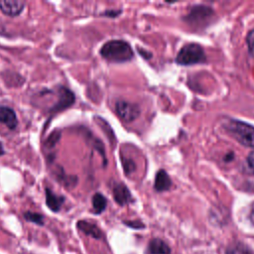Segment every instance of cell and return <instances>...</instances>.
I'll return each instance as SVG.
<instances>
[{
  "label": "cell",
  "instance_id": "6da1fadb",
  "mask_svg": "<svg viewBox=\"0 0 254 254\" xmlns=\"http://www.w3.org/2000/svg\"><path fill=\"white\" fill-rule=\"evenodd\" d=\"M103 59L113 63H125L133 59L134 53L130 45L123 40H111L100 49Z\"/></svg>",
  "mask_w": 254,
  "mask_h": 254
},
{
  "label": "cell",
  "instance_id": "7a4b0ae2",
  "mask_svg": "<svg viewBox=\"0 0 254 254\" xmlns=\"http://www.w3.org/2000/svg\"><path fill=\"white\" fill-rule=\"evenodd\" d=\"M226 131L241 145L254 148V126L240 120L231 119L225 125Z\"/></svg>",
  "mask_w": 254,
  "mask_h": 254
},
{
  "label": "cell",
  "instance_id": "3957f363",
  "mask_svg": "<svg viewBox=\"0 0 254 254\" xmlns=\"http://www.w3.org/2000/svg\"><path fill=\"white\" fill-rule=\"evenodd\" d=\"M206 60L203 49L197 44L185 45L176 57V63L181 65H192L204 63Z\"/></svg>",
  "mask_w": 254,
  "mask_h": 254
},
{
  "label": "cell",
  "instance_id": "277c9868",
  "mask_svg": "<svg viewBox=\"0 0 254 254\" xmlns=\"http://www.w3.org/2000/svg\"><path fill=\"white\" fill-rule=\"evenodd\" d=\"M117 115L125 122H131L140 115V107L136 103L125 100H118L115 105Z\"/></svg>",
  "mask_w": 254,
  "mask_h": 254
},
{
  "label": "cell",
  "instance_id": "5b68a950",
  "mask_svg": "<svg viewBox=\"0 0 254 254\" xmlns=\"http://www.w3.org/2000/svg\"><path fill=\"white\" fill-rule=\"evenodd\" d=\"M74 94L67 87L60 86L58 88V100L56 104L51 108V113H58L64 109L71 106L74 102Z\"/></svg>",
  "mask_w": 254,
  "mask_h": 254
},
{
  "label": "cell",
  "instance_id": "8992f818",
  "mask_svg": "<svg viewBox=\"0 0 254 254\" xmlns=\"http://www.w3.org/2000/svg\"><path fill=\"white\" fill-rule=\"evenodd\" d=\"M112 194L114 200L119 205H125L132 200V194L129 189L122 183H115L113 185Z\"/></svg>",
  "mask_w": 254,
  "mask_h": 254
},
{
  "label": "cell",
  "instance_id": "52a82bcc",
  "mask_svg": "<svg viewBox=\"0 0 254 254\" xmlns=\"http://www.w3.org/2000/svg\"><path fill=\"white\" fill-rule=\"evenodd\" d=\"M26 3L24 1H7V0H1L0 1V10L8 16L16 17L20 15L24 8Z\"/></svg>",
  "mask_w": 254,
  "mask_h": 254
},
{
  "label": "cell",
  "instance_id": "ba28073f",
  "mask_svg": "<svg viewBox=\"0 0 254 254\" xmlns=\"http://www.w3.org/2000/svg\"><path fill=\"white\" fill-rule=\"evenodd\" d=\"M0 123L5 124L9 129H15L18 120L15 111L9 106H0Z\"/></svg>",
  "mask_w": 254,
  "mask_h": 254
},
{
  "label": "cell",
  "instance_id": "9c48e42d",
  "mask_svg": "<svg viewBox=\"0 0 254 254\" xmlns=\"http://www.w3.org/2000/svg\"><path fill=\"white\" fill-rule=\"evenodd\" d=\"M64 202V196L59 195L49 188H46V204L52 211L58 212L62 208Z\"/></svg>",
  "mask_w": 254,
  "mask_h": 254
},
{
  "label": "cell",
  "instance_id": "30bf717a",
  "mask_svg": "<svg viewBox=\"0 0 254 254\" xmlns=\"http://www.w3.org/2000/svg\"><path fill=\"white\" fill-rule=\"evenodd\" d=\"M172 186V181L168 175V173L165 170H159L155 177V184L154 189L159 191H166L168 190Z\"/></svg>",
  "mask_w": 254,
  "mask_h": 254
},
{
  "label": "cell",
  "instance_id": "8fae6325",
  "mask_svg": "<svg viewBox=\"0 0 254 254\" xmlns=\"http://www.w3.org/2000/svg\"><path fill=\"white\" fill-rule=\"evenodd\" d=\"M148 254H170L171 248L170 246L160 238L152 239L147 247Z\"/></svg>",
  "mask_w": 254,
  "mask_h": 254
},
{
  "label": "cell",
  "instance_id": "7c38bea8",
  "mask_svg": "<svg viewBox=\"0 0 254 254\" xmlns=\"http://www.w3.org/2000/svg\"><path fill=\"white\" fill-rule=\"evenodd\" d=\"M77 228L82 231L85 235L91 236L95 239H99L102 236L101 230L94 224L86 220H79L77 222Z\"/></svg>",
  "mask_w": 254,
  "mask_h": 254
},
{
  "label": "cell",
  "instance_id": "4fadbf2b",
  "mask_svg": "<svg viewBox=\"0 0 254 254\" xmlns=\"http://www.w3.org/2000/svg\"><path fill=\"white\" fill-rule=\"evenodd\" d=\"M106 205H107V200L102 193L96 192L93 194L92 208H93V212L95 214H100L101 212H103L106 208Z\"/></svg>",
  "mask_w": 254,
  "mask_h": 254
},
{
  "label": "cell",
  "instance_id": "5bb4252c",
  "mask_svg": "<svg viewBox=\"0 0 254 254\" xmlns=\"http://www.w3.org/2000/svg\"><path fill=\"white\" fill-rule=\"evenodd\" d=\"M226 254H254L253 251L241 242H236L229 245L226 249Z\"/></svg>",
  "mask_w": 254,
  "mask_h": 254
},
{
  "label": "cell",
  "instance_id": "9a60e30c",
  "mask_svg": "<svg viewBox=\"0 0 254 254\" xmlns=\"http://www.w3.org/2000/svg\"><path fill=\"white\" fill-rule=\"evenodd\" d=\"M24 217H25L26 220L31 221L33 223H36V224H39V225L44 224V216L40 213L33 212V211H26L24 213Z\"/></svg>",
  "mask_w": 254,
  "mask_h": 254
},
{
  "label": "cell",
  "instance_id": "2e32d148",
  "mask_svg": "<svg viewBox=\"0 0 254 254\" xmlns=\"http://www.w3.org/2000/svg\"><path fill=\"white\" fill-rule=\"evenodd\" d=\"M122 165H123V169L126 175H130L132 174L135 170H136V164L134 163V161L132 159L126 158V157H122Z\"/></svg>",
  "mask_w": 254,
  "mask_h": 254
},
{
  "label": "cell",
  "instance_id": "e0dca14e",
  "mask_svg": "<svg viewBox=\"0 0 254 254\" xmlns=\"http://www.w3.org/2000/svg\"><path fill=\"white\" fill-rule=\"evenodd\" d=\"M61 138V132L59 131H55L53 134H51V136L47 139L46 141V147L49 149H52L56 146V144L58 143V141Z\"/></svg>",
  "mask_w": 254,
  "mask_h": 254
},
{
  "label": "cell",
  "instance_id": "ac0fdd59",
  "mask_svg": "<svg viewBox=\"0 0 254 254\" xmlns=\"http://www.w3.org/2000/svg\"><path fill=\"white\" fill-rule=\"evenodd\" d=\"M246 43L248 46V51L252 57H254V30L250 31L246 37Z\"/></svg>",
  "mask_w": 254,
  "mask_h": 254
},
{
  "label": "cell",
  "instance_id": "d6986e66",
  "mask_svg": "<svg viewBox=\"0 0 254 254\" xmlns=\"http://www.w3.org/2000/svg\"><path fill=\"white\" fill-rule=\"evenodd\" d=\"M246 163H247V166H248L249 170L254 174V151H252L248 154L247 159H246Z\"/></svg>",
  "mask_w": 254,
  "mask_h": 254
},
{
  "label": "cell",
  "instance_id": "ffe728a7",
  "mask_svg": "<svg viewBox=\"0 0 254 254\" xmlns=\"http://www.w3.org/2000/svg\"><path fill=\"white\" fill-rule=\"evenodd\" d=\"M124 223L132 228H143L144 227V224L141 223L140 221H124Z\"/></svg>",
  "mask_w": 254,
  "mask_h": 254
},
{
  "label": "cell",
  "instance_id": "44dd1931",
  "mask_svg": "<svg viewBox=\"0 0 254 254\" xmlns=\"http://www.w3.org/2000/svg\"><path fill=\"white\" fill-rule=\"evenodd\" d=\"M121 13V10H107L103 13L104 16L106 17H117Z\"/></svg>",
  "mask_w": 254,
  "mask_h": 254
},
{
  "label": "cell",
  "instance_id": "7402d4cb",
  "mask_svg": "<svg viewBox=\"0 0 254 254\" xmlns=\"http://www.w3.org/2000/svg\"><path fill=\"white\" fill-rule=\"evenodd\" d=\"M138 52H139V54L143 57V58H145V59H148V57H152V55H151V53H148L147 51H145V50H143V49H141V48H138Z\"/></svg>",
  "mask_w": 254,
  "mask_h": 254
},
{
  "label": "cell",
  "instance_id": "603a6c76",
  "mask_svg": "<svg viewBox=\"0 0 254 254\" xmlns=\"http://www.w3.org/2000/svg\"><path fill=\"white\" fill-rule=\"evenodd\" d=\"M249 219L251 221V223L254 225V203L252 204L251 208H250V212H249Z\"/></svg>",
  "mask_w": 254,
  "mask_h": 254
},
{
  "label": "cell",
  "instance_id": "cb8c5ba5",
  "mask_svg": "<svg viewBox=\"0 0 254 254\" xmlns=\"http://www.w3.org/2000/svg\"><path fill=\"white\" fill-rule=\"evenodd\" d=\"M3 154H5V150H4V147H3L2 143L0 142V156L3 155Z\"/></svg>",
  "mask_w": 254,
  "mask_h": 254
}]
</instances>
